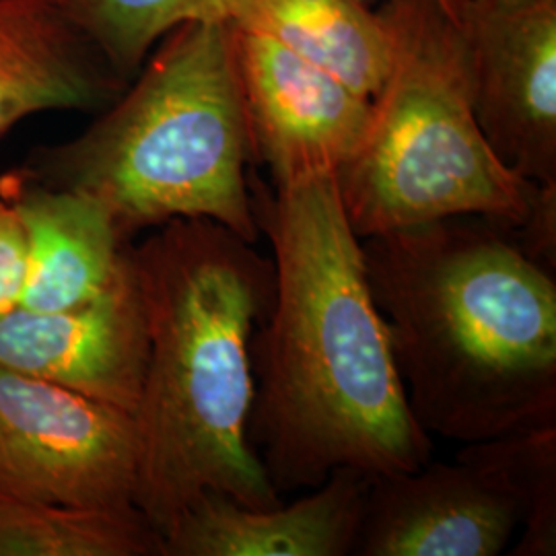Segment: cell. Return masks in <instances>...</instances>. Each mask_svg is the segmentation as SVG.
<instances>
[{
    "mask_svg": "<svg viewBox=\"0 0 556 556\" xmlns=\"http://www.w3.org/2000/svg\"><path fill=\"white\" fill-rule=\"evenodd\" d=\"M137 480L132 413L0 365V493L122 511Z\"/></svg>",
    "mask_w": 556,
    "mask_h": 556,
    "instance_id": "8992f818",
    "label": "cell"
},
{
    "mask_svg": "<svg viewBox=\"0 0 556 556\" xmlns=\"http://www.w3.org/2000/svg\"><path fill=\"white\" fill-rule=\"evenodd\" d=\"M457 23L482 137L519 178L556 184V0H468Z\"/></svg>",
    "mask_w": 556,
    "mask_h": 556,
    "instance_id": "52a82bcc",
    "label": "cell"
},
{
    "mask_svg": "<svg viewBox=\"0 0 556 556\" xmlns=\"http://www.w3.org/2000/svg\"><path fill=\"white\" fill-rule=\"evenodd\" d=\"M0 199L20 215L27 278L20 307L59 312L98 298L114 280L132 241L98 200L46 186L23 167L0 176Z\"/></svg>",
    "mask_w": 556,
    "mask_h": 556,
    "instance_id": "7c38bea8",
    "label": "cell"
},
{
    "mask_svg": "<svg viewBox=\"0 0 556 556\" xmlns=\"http://www.w3.org/2000/svg\"><path fill=\"white\" fill-rule=\"evenodd\" d=\"M521 521L507 482L466 445L454 464L371 477L353 555L497 556Z\"/></svg>",
    "mask_w": 556,
    "mask_h": 556,
    "instance_id": "30bf717a",
    "label": "cell"
},
{
    "mask_svg": "<svg viewBox=\"0 0 556 556\" xmlns=\"http://www.w3.org/2000/svg\"><path fill=\"white\" fill-rule=\"evenodd\" d=\"M119 79L130 83L163 36L184 23L227 21V0H54Z\"/></svg>",
    "mask_w": 556,
    "mask_h": 556,
    "instance_id": "2e32d148",
    "label": "cell"
},
{
    "mask_svg": "<svg viewBox=\"0 0 556 556\" xmlns=\"http://www.w3.org/2000/svg\"><path fill=\"white\" fill-rule=\"evenodd\" d=\"M466 445L497 470L521 507L514 555H556V425Z\"/></svg>",
    "mask_w": 556,
    "mask_h": 556,
    "instance_id": "e0dca14e",
    "label": "cell"
},
{
    "mask_svg": "<svg viewBox=\"0 0 556 556\" xmlns=\"http://www.w3.org/2000/svg\"><path fill=\"white\" fill-rule=\"evenodd\" d=\"M250 163L233 27L194 21L161 38L79 137L34 149L21 167L98 200L124 241L169 220L211 219L256 243Z\"/></svg>",
    "mask_w": 556,
    "mask_h": 556,
    "instance_id": "277c9868",
    "label": "cell"
},
{
    "mask_svg": "<svg viewBox=\"0 0 556 556\" xmlns=\"http://www.w3.org/2000/svg\"><path fill=\"white\" fill-rule=\"evenodd\" d=\"M0 556H163L137 507L80 509L0 493Z\"/></svg>",
    "mask_w": 556,
    "mask_h": 556,
    "instance_id": "9a60e30c",
    "label": "cell"
},
{
    "mask_svg": "<svg viewBox=\"0 0 556 556\" xmlns=\"http://www.w3.org/2000/svg\"><path fill=\"white\" fill-rule=\"evenodd\" d=\"M130 250L149 321L135 507L161 538L208 493L277 507L250 443L252 337L275 298L273 260L211 219L169 220Z\"/></svg>",
    "mask_w": 556,
    "mask_h": 556,
    "instance_id": "3957f363",
    "label": "cell"
},
{
    "mask_svg": "<svg viewBox=\"0 0 556 556\" xmlns=\"http://www.w3.org/2000/svg\"><path fill=\"white\" fill-rule=\"evenodd\" d=\"M418 425L475 443L556 425L555 273L509 227L450 217L361 239Z\"/></svg>",
    "mask_w": 556,
    "mask_h": 556,
    "instance_id": "7a4b0ae2",
    "label": "cell"
},
{
    "mask_svg": "<svg viewBox=\"0 0 556 556\" xmlns=\"http://www.w3.org/2000/svg\"><path fill=\"white\" fill-rule=\"evenodd\" d=\"M250 194L275 264V298L252 337L250 415L270 484L282 495L316 489L338 468L369 477L422 468L433 439L408 406L337 178L270 192L250 176Z\"/></svg>",
    "mask_w": 556,
    "mask_h": 556,
    "instance_id": "6da1fadb",
    "label": "cell"
},
{
    "mask_svg": "<svg viewBox=\"0 0 556 556\" xmlns=\"http://www.w3.org/2000/svg\"><path fill=\"white\" fill-rule=\"evenodd\" d=\"M233 48L254 163L270 169L275 186L337 176L367 137L374 101L275 41L236 27Z\"/></svg>",
    "mask_w": 556,
    "mask_h": 556,
    "instance_id": "ba28073f",
    "label": "cell"
},
{
    "mask_svg": "<svg viewBox=\"0 0 556 556\" xmlns=\"http://www.w3.org/2000/svg\"><path fill=\"white\" fill-rule=\"evenodd\" d=\"M130 248L98 298L59 312L4 314L0 365L135 415L149 363V321Z\"/></svg>",
    "mask_w": 556,
    "mask_h": 556,
    "instance_id": "9c48e42d",
    "label": "cell"
},
{
    "mask_svg": "<svg viewBox=\"0 0 556 556\" xmlns=\"http://www.w3.org/2000/svg\"><path fill=\"white\" fill-rule=\"evenodd\" d=\"M519 250L540 264L542 268L555 273L556 268V184L540 186L536 200L526 220L509 229Z\"/></svg>",
    "mask_w": 556,
    "mask_h": 556,
    "instance_id": "d6986e66",
    "label": "cell"
},
{
    "mask_svg": "<svg viewBox=\"0 0 556 556\" xmlns=\"http://www.w3.org/2000/svg\"><path fill=\"white\" fill-rule=\"evenodd\" d=\"M227 23L287 48L367 100L378 98L390 73L386 25L363 0H227Z\"/></svg>",
    "mask_w": 556,
    "mask_h": 556,
    "instance_id": "5bb4252c",
    "label": "cell"
},
{
    "mask_svg": "<svg viewBox=\"0 0 556 556\" xmlns=\"http://www.w3.org/2000/svg\"><path fill=\"white\" fill-rule=\"evenodd\" d=\"M392 64L357 153L337 172L358 239L450 217L509 229L532 211L538 184L507 169L478 128L462 27L439 0H386Z\"/></svg>",
    "mask_w": 556,
    "mask_h": 556,
    "instance_id": "5b68a950",
    "label": "cell"
},
{
    "mask_svg": "<svg viewBox=\"0 0 556 556\" xmlns=\"http://www.w3.org/2000/svg\"><path fill=\"white\" fill-rule=\"evenodd\" d=\"M126 85L54 0H0V139L40 112H101Z\"/></svg>",
    "mask_w": 556,
    "mask_h": 556,
    "instance_id": "4fadbf2b",
    "label": "cell"
},
{
    "mask_svg": "<svg viewBox=\"0 0 556 556\" xmlns=\"http://www.w3.org/2000/svg\"><path fill=\"white\" fill-rule=\"evenodd\" d=\"M363 2H369V0H363ZM439 2L443 4V9H445L454 20H459L462 9H464V4H466L468 0H439Z\"/></svg>",
    "mask_w": 556,
    "mask_h": 556,
    "instance_id": "ffe728a7",
    "label": "cell"
},
{
    "mask_svg": "<svg viewBox=\"0 0 556 556\" xmlns=\"http://www.w3.org/2000/svg\"><path fill=\"white\" fill-rule=\"evenodd\" d=\"M27 278V238L17 211L0 199V318L21 305Z\"/></svg>",
    "mask_w": 556,
    "mask_h": 556,
    "instance_id": "ac0fdd59",
    "label": "cell"
},
{
    "mask_svg": "<svg viewBox=\"0 0 556 556\" xmlns=\"http://www.w3.org/2000/svg\"><path fill=\"white\" fill-rule=\"evenodd\" d=\"M371 477L338 468L309 497L248 509L202 495L163 534V556L353 555Z\"/></svg>",
    "mask_w": 556,
    "mask_h": 556,
    "instance_id": "8fae6325",
    "label": "cell"
}]
</instances>
